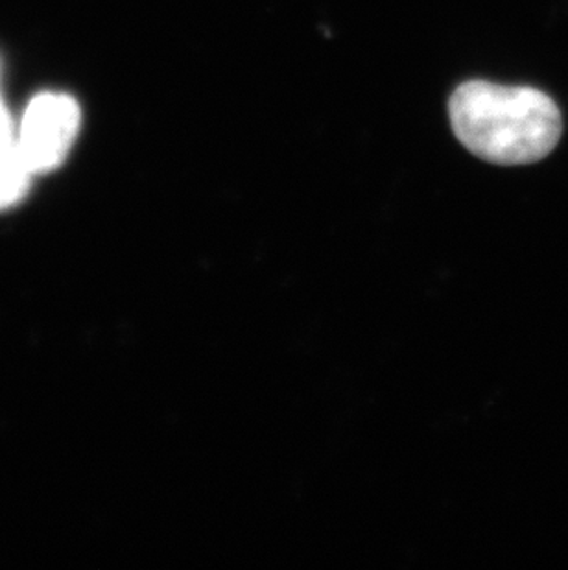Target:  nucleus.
I'll return each mask as SVG.
<instances>
[{
  "label": "nucleus",
  "mask_w": 568,
  "mask_h": 570,
  "mask_svg": "<svg viewBox=\"0 0 568 570\" xmlns=\"http://www.w3.org/2000/svg\"><path fill=\"white\" fill-rule=\"evenodd\" d=\"M81 111L75 98L47 91L33 97L16 126L13 146L33 176L52 173L69 157L80 134Z\"/></svg>",
  "instance_id": "obj_2"
},
{
  "label": "nucleus",
  "mask_w": 568,
  "mask_h": 570,
  "mask_svg": "<svg viewBox=\"0 0 568 570\" xmlns=\"http://www.w3.org/2000/svg\"><path fill=\"white\" fill-rule=\"evenodd\" d=\"M13 134H16V125H13L4 102L0 98V150L13 145Z\"/></svg>",
  "instance_id": "obj_4"
},
{
  "label": "nucleus",
  "mask_w": 568,
  "mask_h": 570,
  "mask_svg": "<svg viewBox=\"0 0 568 570\" xmlns=\"http://www.w3.org/2000/svg\"><path fill=\"white\" fill-rule=\"evenodd\" d=\"M449 115L467 150L506 167L541 161L564 131L558 104L536 87L466 81L452 92Z\"/></svg>",
  "instance_id": "obj_1"
},
{
  "label": "nucleus",
  "mask_w": 568,
  "mask_h": 570,
  "mask_svg": "<svg viewBox=\"0 0 568 570\" xmlns=\"http://www.w3.org/2000/svg\"><path fill=\"white\" fill-rule=\"evenodd\" d=\"M33 174L17 154L16 146L0 150V210L19 204L32 185Z\"/></svg>",
  "instance_id": "obj_3"
}]
</instances>
